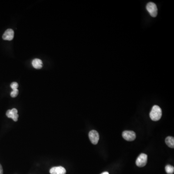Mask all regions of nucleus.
<instances>
[{"label": "nucleus", "mask_w": 174, "mask_h": 174, "mask_svg": "<svg viewBox=\"0 0 174 174\" xmlns=\"http://www.w3.org/2000/svg\"><path fill=\"white\" fill-rule=\"evenodd\" d=\"M6 115L8 118H11L14 122H17L18 120V115L17 114V110L16 108L12 109L11 110H8L6 113Z\"/></svg>", "instance_id": "obj_6"}, {"label": "nucleus", "mask_w": 174, "mask_h": 174, "mask_svg": "<svg viewBox=\"0 0 174 174\" xmlns=\"http://www.w3.org/2000/svg\"><path fill=\"white\" fill-rule=\"evenodd\" d=\"M18 93H19V91L18 89H13V91L10 93L11 96L13 98L16 97L18 94Z\"/></svg>", "instance_id": "obj_12"}, {"label": "nucleus", "mask_w": 174, "mask_h": 174, "mask_svg": "<svg viewBox=\"0 0 174 174\" xmlns=\"http://www.w3.org/2000/svg\"><path fill=\"white\" fill-rule=\"evenodd\" d=\"M10 87L12 89H17V88L18 87V83L16 82H12L11 84Z\"/></svg>", "instance_id": "obj_13"}, {"label": "nucleus", "mask_w": 174, "mask_h": 174, "mask_svg": "<svg viewBox=\"0 0 174 174\" xmlns=\"http://www.w3.org/2000/svg\"><path fill=\"white\" fill-rule=\"evenodd\" d=\"M165 143L171 148H174V138L172 136H168L165 139Z\"/></svg>", "instance_id": "obj_10"}, {"label": "nucleus", "mask_w": 174, "mask_h": 174, "mask_svg": "<svg viewBox=\"0 0 174 174\" xmlns=\"http://www.w3.org/2000/svg\"><path fill=\"white\" fill-rule=\"evenodd\" d=\"M14 36V32L12 29H8L5 32L2 36V39L5 40L11 41Z\"/></svg>", "instance_id": "obj_8"}, {"label": "nucleus", "mask_w": 174, "mask_h": 174, "mask_svg": "<svg viewBox=\"0 0 174 174\" xmlns=\"http://www.w3.org/2000/svg\"><path fill=\"white\" fill-rule=\"evenodd\" d=\"M123 138L126 141H134L136 138V134L132 130H125L122 134Z\"/></svg>", "instance_id": "obj_4"}, {"label": "nucleus", "mask_w": 174, "mask_h": 174, "mask_svg": "<svg viewBox=\"0 0 174 174\" xmlns=\"http://www.w3.org/2000/svg\"><path fill=\"white\" fill-rule=\"evenodd\" d=\"M147 10L150 14V16L152 17H156L158 14V9L157 6L154 3L150 2L148 3L147 5Z\"/></svg>", "instance_id": "obj_3"}, {"label": "nucleus", "mask_w": 174, "mask_h": 174, "mask_svg": "<svg viewBox=\"0 0 174 174\" xmlns=\"http://www.w3.org/2000/svg\"><path fill=\"white\" fill-rule=\"evenodd\" d=\"M51 174H66V171L62 166H56L51 169L49 171Z\"/></svg>", "instance_id": "obj_7"}, {"label": "nucleus", "mask_w": 174, "mask_h": 174, "mask_svg": "<svg viewBox=\"0 0 174 174\" xmlns=\"http://www.w3.org/2000/svg\"><path fill=\"white\" fill-rule=\"evenodd\" d=\"M148 161V155L145 153H141L136 160V165L140 167H144L146 165Z\"/></svg>", "instance_id": "obj_2"}, {"label": "nucleus", "mask_w": 174, "mask_h": 174, "mask_svg": "<svg viewBox=\"0 0 174 174\" xmlns=\"http://www.w3.org/2000/svg\"><path fill=\"white\" fill-rule=\"evenodd\" d=\"M162 115L161 108L158 105H154L151 109L149 113V116L153 121H158L160 120Z\"/></svg>", "instance_id": "obj_1"}, {"label": "nucleus", "mask_w": 174, "mask_h": 174, "mask_svg": "<svg viewBox=\"0 0 174 174\" xmlns=\"http://www.w3.org/2000/svg\"><path fill=\"white\" fill-rule=\"evenodd\" d=\"M101 174H109L108 172H104L103 173H101Z\"/></svg>", "instance_id": "obj_15"}, {"label": "nucleus", "mask_w": 174, "mask_h": 174, "mask_svg": "<svg viewBox=\"0 0 174 174\" xmlns=\"http://www.w3.org/2000/svg\"><path fill=\"white\" fill-rule=\"evenodd\" d=\"M0 174H3V169L1 164H0Z\"/></svg>", "instance_id": "obj_14"}, {"label": "nucleus", "mask_w": 174, "mask_h": 174, "mask_svg": "<svg viewBox=\"0 0 174 174\" xmlns=\"http://www.w3.org/2000/svg\"><path fill=\"white\" fill-rule=\"evenodd\" d=\"M89 137L93 144L96 145L99 140V134L96 130H92L89 132Z\"/></svg>", "instance_id": "obj_5"}, {"label": "nucleus", "mask_w": 174, "mask_h": 174, "mask_svg": "<svg viewBox=\"0 0 174 174\" xmlns=\"http://www.w3.org/2000/svg\"><path fill=\"white\" fill-rule=\"evenodd\" d=\"M32 65L36 69H41L43 66L42 61L38 59H35L32 61Z\"/></svg>", "instance_id": "obj_9"}, {"label": "nucleus", "mask_w": 174, "mask_h": 174, "mask_svg": "<svg viewBox=\"0 0 174 174\" xmlns=\"http://www.w3.org/2000/svg\"><path fill=\"white\" fill-rule=\"evenodd\" d=\"M165 171L167 174H173L174 172V167L172 165H168L165 167Z\"/></svg>", "instance_id": "obj_11"}]
</instances>
